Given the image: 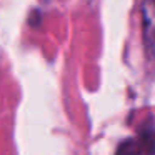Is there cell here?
Here are the masks:
<instances>
[{
    "instance_id": "6da1fadb",
    "label": "cell",
    "mask_w": 155,
    "mask_h": 155,
    "mask_svg": "<svg viewBox=\"0 0 155 155\" xmlns=\"http://www.w3.org/2000/svg\"><path fill=\"white\" fill-rule=\"evenodd\" d=\"M143 17V35L147 47L155 55V0H145L142 5Z\"/></svg>"
},
{
    "instance_id": "7a4b0ae2",
    "label": "cell",
    "mask_w": 155,
    "mask_h": 155,
    "mask_svg": "<svg viewBox=\"0 0 155 155\" xmlns=\"http://www.w3.org/2000/svg\"><path fill=\"white\" fill-rule=\"evenodd\" d=\"M138 140L140 142H135V143L134 142H127L125 145H122L118 148V152H132V153H135V152H138L142 143L145 145V152H155V135L153 134L147 135V137H140Z\"/></svg>"
}]
</instances>
